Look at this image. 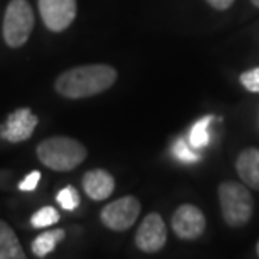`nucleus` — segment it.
Wrapping results in <instances>:
<instances>
[{
  "label": "nucleus",
  "instance_id": "nucleus-1",
  "mask_svg": "<svg viewBox=\"0 0 259 259\" xmlns=\"http://www.w3.org/2000/svg\"><path fill=\"white\" fill-rule=\"evenodd\" d=\"M118 79V72L110 64H84L61 72L54 90L67 100H84L108 91Z\"/></svg>",
  "mask_w": 259,
  "mask_h": 259
},
{
  "label": "nucleus",
  "instance_id": "nucleus-2",
  "mask_svg": "<svg viewBox=\"0 0 259 259\" xmlns=\"http://www.w3.org/2000/svg\"><path fill=\"white\" fill-rule=\"evenodd\" d=\"M37 158L44 167L54 172H69L84 162L88 150L81 142L71 137H51L35 148Z\"/></svg>",
  "mask_w": 259,
  "mask_h": 259
},
{
  "label": "nucleus",
  "instance_id": "nucleus-3",
  "mask_svg": "<svg viewBox=\"0 0 259 259\" xmlns=\"http://www.w3.org/2000/svg\"><path fill=\"white\" fill-rule=\"evenodd\" d=\"M219 204L224 222L231 227H242L254 214V200L249 187L242 182H222L219 185Z\"/></svg>",
  "mask_w": 259,
  "mask_h": 259
},
{
  "label": "nucleus",
  "instance_id": "nucleus-4",
  "mask_svg": "<svg viewBox=\"0 0 259 259\" xmlns=\"http://www.w3.org/2000/svg\"><path fill=\"white\" fill-rule=\"evenodd\" d=\"M34 10L27 0H10L4 15L2 35L9 48L19 49L27 42L34 30Z\"/></svg>",
  "mask_w": 259,
  "mask_h": 259
},
{
  "label": "nucleus",
  "instance_id": "nucleus-5",
  "mask_svg": "<svg viewBox=\"0 0 259 259\" xmlns=\"http://www.w3.org/2000/svg\"><path fill=\"white\" fill-rule=\"evenodd\" d=\"M140 212H142V204L135 195H125L120 199L110 202L101 210V222L103 226L111 231H128L135 226Z\"/></svg>",
  "mask_w": 259,
  "mask_h": 259
},
{
  "label": "nucleus",
  "instance_id": "nucleus-6",
  "mask_svg": "<svg viewBox=\"0 0 259 259\" xmlns=\"http://www.w3.org/2000/svg\"><path fill=\"white\" fill-rule=\"evenodd\" d=\"M40 19L53 32H63L74 22L77 14L76 0H37Z\"/></svg>",
  "mask_w": 259,
  "mask_h": 259
},
{
  "label": "nucleus",
  "instance_id": "nucleus-7",
  "mask_svg": "<svg viewBox=\"0 0 259 259\" xmlns=\"http://www.w3.org/2000/svg\"><path fill=\"white\" fill-rule=\"evenodd\" d=\"M135 244L142 252H158L167 244V226L158 212H150L135 234Z\"/></svg>",
  "mask_w": 259,
  "mask_h": 259
},
{
  "label": "nucleus",
  "instance_id": "nucleus-8",
  "mask_svg": "<svg viewBox=\"0 0 259 259\" xmlns=\"http://www.w3.org/2000/svg\"><path fill=\"white\" fill-rule=\"evenodd\" d=\"M172 229L182 241H194L204 234L205 215L194 204H182L172 215Z\"/></svg>",
  "mask_w": 259,
  "mask_h": 259
},
{
  "label": "nucleus",
  "instance_id": "nucleus-9",
  "mask_svg": "<svg viewBox=\"0 0 259 259\" xmlns=\"http://www.w3.org/2000/svg\"><path fill=\"white\" fill-rule=\"evenodd\" d=\"M37 125L39 118L34 115L30 108H19L10 113L4 125H0V137L10 143L25 142L32 137Z\"/></svg>",
  "mask_w": 259,
  "mask_h": 259
},
{
  "label": "nucleus",
  "instance_id": "nucleus-10",
  "mask_svg": "<svg viewBox=\"0 0 259 259\" xmlns=\"http://www.w3.org/2000/svg\"><path fill=\"white\" fill-rule=\"evenodd\" d=\"M82 190L93 200H105L115 192V179L103 168L90 170L82 175Z\"/></svg>",
  "mask_w": 259,
  "mask_h": 259
},
{
  "label": "nucleus",
  "instance_id": "nucleus-11",
  "mask_svg": "<svg viewBox=\"0 0 259 259\" xmlns=\"http://www.w3.org/2000/svg\"><path fill=\"white\" fill-rule=\"evenodd\" d=\"M236 172L242 184L259 190V148L251 147L242 150L236 160Z\"/></svg>",
  "mask_w": 259,
  "mask_h": 259
},
{
  "label": "nucleus",
  "instance_id": "nucleus-12",
  "mask_svg": "<svg viewBox=\"0 0 259 259\" xmlns=\"http://www.w3.org/2000/svg\"><path fill=\"white\" fill-rule=\"evenodd\" d=\"M0 259H25L24 247L14 229L0 219Z\"/></svg>",
  "mask_w": 259,
  "mask_h": 259
},
{
  "label": "nucleus",
  "instance_id": "nucleus-13",
  "mask_svg": "<svg viewBox=\"0 0 259 259\" xmlns=\"http://www.w3.org/2000/svg\"><path fill=\"white\" fill-rule=\"evenodd\" d=\"M66 237L64 229H54V231H46L42 234H39L32 241V252L37 257H46L49 252H53L56 249V246L59 242H63Z\"/></svg>",
  "mask_w": 259,
  "mask_h": 259
},
{
  "label": "nucleus",
  "instance_id": "nucleus-14",
  "mask_svg": "<svg viewBox=\"0 0 259 259\" xmlns=\"http://www.w3.org/2000/svg\"><path fill=\"white\" fill-rule=\"evenodd\" d=\"M212 121V116H204L200 118L199 121H195L192 128H190L189 133V143L192 145L194 148H200L205 147L209 143V123Z\"/></svg>",
  "mask_w": 259,
  "mask_h": 259
},
{
  "label": "nucleus",
  "instance_id": "nucleus-15",
  "mask_svg": "<svg viewBox=\"0 0 259 259\" xmlns=\"http://www.w3.org/2000/svg\"><path fill=\"white\" fill-rule=\"evenodd\" d=\"M61 215L58 209H54V207L51 205H46L42 209L35 210L32 217H30V226L35 227V229H44V227H49L56 224V222H59Z\"/></svg>",
  "mask_w": 259,
  "mask_h": 259
},
{
  "label": "nucleus",
  "instance_id": "nucleus-16",
  "mask_svg": "<svg viewBox=\"0 0 259 259\" xmlns=\"http://www.w3.org/2000/svg\"><path fill=\"white\" fill-rule=\"evenodd\" d=\"M56 200H58V204L63 207L64 210H74L77 209V205H79V194H77V190L74 187L67 185L63 190H59Z\"/></svg>",
  "mask_w": 259,
  "mask_h": 259
},
{
  "label": "nucleus",
  "instance_id": "nucleus-17",
  "mask_svg": "<svg viewBox=\"0 0 259 259\" xmlns=\"http://www.w3.org/2000/svg\"><path fill=\"white\" fill-rule=\"evenodd\" d=\"M194 147L189 142H185L184 138H179L174 145V155L182 162H197L199 160V153H195Z\"/></svg>",
  "mask_w": 259,
  "mask_h": 259
},
{
  "label": "nucleus",
  "instance_id": "nucleus-18",
  "mask_svg": "<svg viewBox=\"0 0 259 259\" xmlns=\"http://www.w3.org/2000/svg\"><path fill=\"white\" fill-rule=\"evenodd\" d=\"M241 84L249 93H259V66L252 67L249 71H244L239 76Z\"/></svg>",
  "mask_w": 259,
  "mask_h": 259
},
{
  "label": "nucleus",
  "instance_id": "nucleus-19",
  "mask_svg": "<svg viewBox=\"0 0 259 259\" xmlns=\"http://www.w3.org/2000/svg\"><path fill=\"white\" fill-rule=\"evenodd\" d=\"M39 180H40V172L39 170H32V172L19 184V190H22V192H32V190L37 189Z\"/></svg>",
  "mask_w": 259,
  "mask_h": 259
},
{
  "label": "nucleus",
  "instance_id": "nucleus-20",
  "mask_svg": "<svg viewBox=\"0 0 259 259\" xmlns=\"http://www.w3.org/2000/svg\"><path fill=\"white\" fill-rule=\"evenodd\" d=\"M236 0H207V4L210 5L212 9L215 10H227L231 9V5L234 4Z\"/></svg>",
  "mask_w": 259,
  "mask_h": 259
},
{
  "label": "nucleus",
  "instance_id": "nucleus-21",
  "mask_svg": "<svg viewBox=\"0 0 259 259\" xmlns=\"http://www.w3.org/2000/svg\"><path fill=\"white\" fill-rule=\"evenodd\" d=\"M251 4L254 5V7H257V9H259V0H251Z\"/></svg>",
  "mask_w": 259,
  "mask_h": 259
},
{
  "label": "nucleus",
  "instance_id": "nucleus-22",
  "mask_svg": "<svg viewBox=\"0 0 259 259\" xmlns=\"http://www.w3.org/2000/svg\"><path fill=\"white\" fill-rule=\"evenodd\" d=\"M256 251H257V256H259V242H257V246H256Z\"/></svg>",
  "mask_w": 259,
  "mask_h": 259
}]
</instances>
